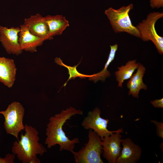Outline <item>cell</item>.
<instances>
[{
  "mask_svg": "<svg viewBox=\"0 0 163 163\" xmlns=\"http://www.w3.org/2000/svg\"><path fill=\"white\" fill-rule=\"evenodd\" d=\"M83 111L72 107L63 110L60 113L51 117L47 125L45 144L50 149L56 145L59 146V150H63L72 152L75 144L79 143L76 137L70 139L65 134L62 126L66 121L76 114H82Z\"/></svg>",
  "mask_w": 163,
  "mask_h": 163,
  "instance_id": "cell-1",
  "label": "cell"
},
{
  "mask_svg": "<svg viewBox=\"0 0 163 163\" xmlns=\"http://www.w3.org/2000/svg\"><path fill=\"white\" fill-rule=\"evenodd\" d=\"M24 126L25 133H21L20 140L13 142L12 152L22 163H40L37 155H43L47 149L39 142L36 129L27 124Z\"/></svg>",
  "mask_w": 163,
  "mask_h": 163,
  "instance_id": "cell-2",
  "label": "cell"
},
{
  "mask_svg": "<svg viewBox=\"0 0 163 163\" xmlns=\"http://www.w3.org/2000/svg\"><path fill=\"white\" fill-rule=\"evenodd\" d=\"M133 8L132 4L127 6H123L117 9L110 7L105 10L104 14L109 20L115 33L125 32L140 38L139 31L132 24L129 15L130 11Z\"/></svg>",
  "mask_w": 163,
  "mask_h": 163,
  "instance_id": "cell-3",
  "label": "cell"
},
{
  "mask_svg": "<svg viewBox=\"0 0 163 163\" xmlns=\"http://www.w3.org/2000/svg\"><path fill=\"white\" fill-rule=\"evenodd\" d=\"M88 140L79 151L72 153L76 163H104L101 156L103 153L102 140L91 129H89Z\"/></svg>",
  "mask_w": 163,
  "mask_h": 163,
  "instance_id": "cell-4",
  "label": "cell"
},
{
  "mask_svg": "<svg viewBox=\"0 0 163 163\" xmlns=\"http://www.w3.org/2000/svg\"><path fill=\"white\" fill-rule=\"evenodd\" d=\"M25 109L20 102L14 101L9 104L6 110L0 111L5 121L4 127L7 133L11 135L19 140V133L24 130L23 120Z\"/></svg>",
  "mask_w": 163,
  "mask_h": 163,
  "instance_id": "cell-5",
  "label": "cell"
},
{
  "mask_svg": "<svg viewBox=\"0 0 163 163\" xmlns=\"http://www.w3.org/2000/svg\"><path fill=\"white\" fill-rule=\"evenodd\" d=\"M163 17V12L150 13L146 19L143 20L136 26L139 31L140 38L144 41H152L158 53L161 55L163 53V37L157 34L155 25L157 21Z\"/></svg>",
  "mask_w": 163,
  "mask_h": 163,
  "instance_id": "cell-6",
  "label": "cell"
},
{
  "mask_svg": "<svg viewBox=\"0 0 163 163\" xmlns=\"http://www.w3.org/2000/svg\"><path fill=\"white\" fill-rule=\"evenodd\" d=\"M100 114L101 111L97 107L89 112L82 123V126L85 129L93 130L100 137L101 140L104 137L109 136L113 133L123 130L122 128L114 131L108 130L107 127L109 120L101 118Z\"/></svg>",
  "mask_w": 163,
  "mask_h": 163,
  "instance_id": "cell-7",
  "label": "cell"
},
{
  "mask_svg": "<svg viewBox=\"0 0 163 163\" xmlns=\"http://www.w3.org/2000/svg\"><path fill=\"white\" fill-rule=\"evenodd\" d=\"M20 31L19 27L8 28L0 26V41L8 54L18 55L22 53L23 50L18 42Z\"/></svg>",
  "mask_w": 163,
  "mask_h": 163,
  "instance_id": "cell-8",
  "label": "cell"
},
{
  "mask_svg": "<svg viewBox=\"0 0 163 163\" xmlns=\"http://www.w3.org/2000/svg\"><path fill=\"white\" fill-rule=\"evenodd\" d=\"M123 132L122 130L113 133L104 137L102 140L103 157L109 163H116L120 154L122 136L120 133Z\"/></svg>",
  "mask_w": 163,
  "mask_h": 163,
  "instance_id": "cell-9",
  "label": "cell"
},
{
  "mask_svg": "<svg viewBox=\"0 0 163 163\" xmlns=\"http://www.w3.org/2000/svg\"><path fill=\"white\" fill-rule=\"evenodd\" d=\"M24 21V24L27 26L31 34L44 40H51L53 39V37L49 34L44 17L40 14L31 15L30 17L25 18Z\"/></svg>",
  "mask_w": 163,
  "mask_h": 163,
  "instance_id": "cell-10",
  "label": "cell"
},
{
  "mask_svg": "<svg viewBox=\"0 0 163 163\" xmlns=\"http://www.w3.org/2000/svg\"><path fill=\"white\" fill-rule=\"evenodd\" d=\"M123 149L116 163H135L141 158L142 149L131 139L127 138L122 139Z\"/></svg>",
  "mask_w": 163,
  "mask_h": 163,
  "instance_id": "cell-11",
  "label": "cell"
},
{
  "mask_svg": "<svg viewBox=\"0 0 163 163\" xmlns=\"http://www.w3.org/2000/svg\"><path fill=\"white\" fill-rule=\"evenodd\" d=\"M20 28L18 42L22 50L32 53L37 52V47L42 45L45 40L31 34L24 24L21 25Z\"/></svg>",
  "mask_w": 163,
  "mask_h": 163,
  "instance_id": "cell-12",
  "label": "cell"
},
{
  "mask_svg": "<svg viewBox=\"0 0 163 163\" xmlns=\"http://www.w3.org/2000/svg\"><path fill=\"white\" fill-rule=\"evenodd\" d=\"M17 68L12 59L0 57V82L11 88L16 80Z\"/></svg>",
  "mask_w": 163,
  "mask_h": 163,
  "instance_id": "cell-13",
  "label": "cell"
},
{
  "mask_svg": "<svg viewBox=\"0 0 163 163\" xmlns=\"http://www.w3.org/2000/svg\"><path fill=\"white\" fill-rule=\"evenodd\" d=\"M146 69L143 65L140 63L136 73L132 75L127 83V87L129 89L128 95L139 98V94L141 89L146 90L147 85L143 81V77Z\"/></svg>",
  "mask_w": 163,
  "mask_h": 163,
  "instance_id": "cell-14",
  "label": "cell"
},
{
  "mask_svg": "<svg viewBox=\"0 0 163 163\" xmlns=\"http://www.w3.org/2000/svg\"><path fill=\"white\" fill-rule=\"evenodd\" d=\"M44 18L49 34L52 37L62 34L69 25L66 17L61 15H48Z\"/></svg>",
  "mask_w": 163,
  "mask_h": 163,
  "instance_id": "cell-15",
  "label": "cell"
},
{
  "mask_svg": "<svg viewBox=\"0 0 163 163\" xmlns=\"http://www.w3.org/2000/svg\"><path fill=\"white\" fill-rule=\"evenodd\" d=\"M139 62H136V60H129L125 65L117 67L118 70L115 72L116 79L118 82V86L122 87V84L125 80L129 79L137 69Z\"/></svg>",
  "mask_w": 163,
  "mask_h": 163,
  "instance_id": "cell-16",
  "label": "cell"
},
{
  "mask_svg": "<svg viewBox=\"0 0 163 163\" xmlns=\"http://www.w3.org/2000/svg\"><path fill=\"white\" fill-rule=\"evenodd\" d=\"M110 53L104 69L101 72L94 74L93 76L89 78V80L93 81L94 82L99 80L104 82L106 78L111 76L110 73L109 71L107 70V68L114 59L116 51L118 50V45L115 44L113 45H110Z\"/></svg>",
  "mask_w": 163,
  "mask_h": 163,
  "instance_id": "cell-17",
  "label": "cell"
},
{
  "mask_svg": "<svg viewBox=\"0 0 163 163\" xmlns=\"http://www.w3.org/2000/svg\"><path fill=\"white\" fill-rule=\"evenodd\" d=\"M55 61L58 65L63 66L67 68L68 70L69 74V78L67 81L64 84L63 86H65L69 80L72 78L74 79L75 78L79 77L81 78H89L94 75V74L91 75H86L79 73L77 70V67L79 64L80 62L77 65L73 66H67L64 63L62 60L59 57H56L55 59Z\"/></svg>",
  "mask_w": 163,
  "mask_h": 163,
  "instance_id": "cell-18",
  "label": "cell"
},
{
  "mask_svg": "<svg viewBox=\"0 0 163 163\" xmlns=\"http://www.w3.org/2000/svg\"><path fill=\"white\" fill-rule=\"evenodd\" d=\"M15 157V155L13 153L7 154L4 158L0 157V163H14Z\"/></svg>",
  "mask_w": 163,
  "mask_h": 163,
  "instance_id": "cell-19",
  "label": "cell"
},
{
  "mask_svg": "<svg viewBox=\"0 0 163 163\" xmlns=\"http://www.w3.org/2000/svg\"><path fill=\"white\" fill-rule=\"evenodd\" d=\"M154 123L156 127L157 135L159 137L163 139V123L156 120H151Z\"/></svg>",
  "mask_w": 163,
  "mask_h": 163,
  "instance_id": "cell-20",
  "label": "cell"
},
{
  "mask_svg": "<svg viewBox=\"0 0 163 163\" xmlns=\"http://www.w3.org/2000/svg\"><path fill=\"white\" fill-rule=\"evenodd\" d=\"M150 6L153 8H159L163 7V0H150Z\"/></svg>",
  "mask_w": 163,
  "mask_h": 163,
  "instance_id": "cell-21",
  "label": "cell"
},
{
  "mask_svg": "<svg viewBox=\"0 0 163 163\" xmlns=\"http://www.w3.org/2000/svg\"><path fill=\"white\" fill-rule=\"evenodd\" d=\"M151 104L154 107L157 108H163V98L156 99L151 101Z\"/></svg>",
  "mask_w": 163,
  "mask_h": 163,
  "instance_id": "cell-22",
  "label": "cell"
}]
</instances>
